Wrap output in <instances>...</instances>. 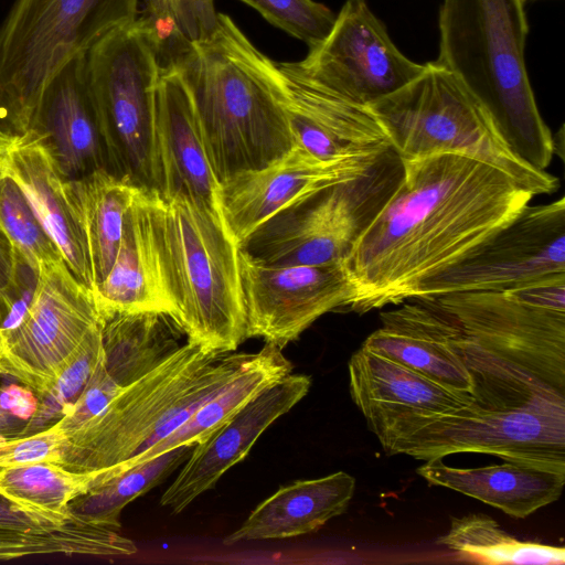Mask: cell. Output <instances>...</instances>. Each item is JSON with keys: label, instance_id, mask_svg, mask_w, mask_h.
<instances>
[{"label": "cell", "instance_id": "obj_1", "mask_svg": "<svg viewBox=\"0 0 565 565\" xmlns=\"http://www.w3.org/2000/svg\"><path fill=\"white\" fill-rule=\"evenodd\" d=\"M402 162L399 183L343 260L352 285L345 311L363 315L409 299L535 196L505 171L463 153Z\"/></svg>", "mask_w": 565, "mask_h": 565}, {"label": "cell", "instance_id": "obj_2", "mask_svg": "<svg viewBox=\"0 0 565 565\" xmlns=\"http://www.w3.org/2000/svg\"><path fill=\"white\" fill-rule=\"evenodd\" d=\"M471 381V406L565 415V311L533 302L523 286L424 298Z\"/></svg>", "mask_w": 565, "mask_h": 565}, {"label": "cell", "instance_id": "obj_3", "mask_svg": "<svg viewBox=\"0 0 565 565\" xmlns=\"http://www.w3.org/2000/svg\"><path fill=\"white\" fill-rule=\"evenodd\" d=\"M174 67L190 90L218 183L263 168L296 145L277 97V63L228 15L217 13L212 35L192 42Z\"/></svg>", "mask_w": 565, "mask_h": 565}, {"label": "cell", "instance_id": "obj_4", "mask_svg": "<svg viewBox=\"0 0 565 565\" xmlns=\"http://www.w3.org/2000/svg\"><path fill=\"white\" fill-rule=\"evenodd\" d=\"M524 0H444L437 64L487 107L513 151L546 171L555 152L524 63Z\"/></svg>", "mask_w": 565, "mask_h": 565}, {"label": "cell", "instance_id": "obj_5", "mask_svg": "<svg viewBox=\"0 0 565 565\" xmlns=\"http://www.w3.org/2000/svg\"><path fill=\"white\" fill-rule=\"evenodd\" d=\"M153 238L173 319L186 341L228 353L245 340L238 245L220 210L154 191Z\"/></svg>", "mask_w": 565, "mask_h": 565}, {"label": "cell", "instance_id": "obj_6", "mask_svg": "<svg viewBox=\"0 0 565 565\" xmlns=\"http://www.w3.org/2000/svg\"><path fill=\"white\" fill-rule=\"evenodd\" d=\"M250 355L214 353L186 341L89 417L54 423L64 438L57 465L77 472L107 470L145 451L180 409L215 396Z\"/></svg>", "mask_w": 565, "mask_h": 565}, {"label": "cell", "instance_id": "obj_7", "mask_svg": "<svg viewBox=\"0 0 565 565\" xmlns=\"http://www.w3.org/2000/svg\"><path fill=\"white\" fill-rule=\"evenodd\" d=\"M369 107L401 160L463 153L505 171L534 195L558 188L556 177L531 167L513 151L487 107L436 62Z\"/></svg>", "mask_w": 565, "mask_h": 565}, {"label": "cell", "instance_id": "obj_8", "mask_svg": "<svg viewBox=\"0 0 565 565\" xmlns=\"http://www.w3.org/2000/svg\"><path fill=\"white\" fill-rule=\"evenodd\" d=\"M140 0H17L0 26V131L32 125L42 92L72 57L134 22Z\"/></svg>", "mask_w": 565, "mask_h": 565}, {"label": "cell", "instance_id": "obj_9", "mask_svg": "<svg viewBox=\"0 0 565 565\" xmlns=\"http://www.w3.org/2000/svg\"><path fill=\"white\" fill-rule=\"evenodd\" d=\"M403 162L388 148L363 174L329 185L279 211L238 248L267 266L343 262L360 235L390 199Z\"/></svg>", "mask_w": 565, "mask_h": 565}, {"label": "cell", "instance_id": "obj_10", "mask_svg": "<svg viewBox=\"0 0 565 565\" xmlns=\"http://www.w3.org/2000/svg\"><path fill=\"white\" fill-rule=\"evenodd\" d=\"M87 68L107 171L154 191L156 93L160 74L148 29L136 18L87 52Z\"/></svg>", "mask_w": 565, "mask_h": 565}, {"label": "cell", "instance_id": "obj_11", "mask_svg": "<svg viewBox=\"0 0 565 565\" xmlns=\"http://www.w3.org/2000/svg\"><path fill=\"white\" fill-rule=\"evenodd\" d=\"M366 423L390 456L429 460L479 452L565 472V415L530 409L490 412L470 404L448 413H404Z\"/></svg>", "mask_w": 565, "mask_h": 565}, {"label": "cell", "instance_id": "obj_12", "mask_svg": "<svg viewBox=\"0 0 565 565\" xmlns=\"http://www.w3.org/2000/svg\"><path fill=\"white\" fill-rule=\"evenodd\" d=\"M556 274H565L564 198L526 205L462 258L422 281L411 298L509 290Z\"/></svg>", "mask_w": 565, "mask_h": 565}, {"label": "cell", "instance_id": "obj_13", "mask_svg": "<svg viewBox=\"0 0 565 565\" xmlns=\"http://www.w3.org/2000/svg\"><path fill=\"white\" fill-rule=\"evenodd\" d=\"M103 321L93 290L65 262L40 268L32 301L17 328L3 337L8 376L44 394L88 331Z\"/></svg>", "mask_w": 565, "mask_h": 565}, {"label": "cell", "instance_id": "obj_14", "mask_svg": "<svg viewBox=\"0 0 565 565\" xmlns=\"http://www.w3.org/2000/svg\"><path fill=\"white\" fill-rule=\"evenodd\" d=\"M298 73L345 97L369 106L396 92L425 70L406 57L365 0H347L329 34L309 47Z\"/></svg>", "mask_w": 565, "mask_h": 565}, {"label": "cell", "instance_id": "obj_15", "mask_svg": "<svg viewBox=\"0 0 565 565\" xmlns=\"http://www.w3.org/2000/svg\"><path fill=\"white\" fill-rule=\"evenodd\" d=\"M238 269L245 339L262 338L281 350L321 316L343 310L352 297L343 262L275 267L238 248Z\"/></svg>", "mask_w": 565, "mask_h": 565}, {"label": "cell", "instance_id": "obj_16", "mask_svg": "<svg viewBox=\"0 0 565 565\" xmlns=\"http://www.w3.org/2000/svg\"><path fill=\"white\" fill-rule=\"evenodd\" d=\"M385 151L320 160L296 143L263 168L237 173L220 183L217 201L225 225L238 245L290 204L363 174Z\"/></svg>", "mask_w": 565, "mask_h": 565}, {"label": "cell", "instance_id": "obj_17", "mask_svg": "<svg viewBox=\"0 0 565 565\" xmlns=\"http://www.w3.org/2000/svg\"><path fill=\"white\" fill-rule=\"evenodd\" d=\"M311 377L289 373L266 387L204 440L196 444L160 499L173 514L186 509L242 461L260 435L309 392Z\"/></svg>", "mask_w": 565, "mask_h": 565}, {"label": "cell", "instance_id": "obj_18", "mask_svg": "<svg viewBox=\"0 0 565 565\" xmlns=\"http://www.w3.org/2000/svg\"><path fill=\"white\" fill-rule=\"evenodd\" d=\"M153 180L161 196L185 195L220 210V183L190 90L174 66L160 68L157 84Z\"/></svg>", "mask_w": 565, "mask_h": 565}, {"label": "cell", "instance_id": "obj_19", "mask_svg": "<svg viewBox=\"0 0 565 565\" xmlns=\"http://www.w3.org/2000/svg\"><path fill=\"white\" fill-rule=\"evenodd\" d=\"M30 130L43 141L65 179L107 170L87 53L67 61L46 84Z\"/></svg>", "mask_w": 565, "mask_h": 565}, {"label": "cell", "instance_id": "obj_20", "mask_svg": "<svg viewBox=\"0 0 565 565\" xmlns=\"http://www.w3.org/2000/svg\"><path fill=\"white\" fill-rule=\"evenodd\" d=\"M4 167L60 248L70 271L94 292V271L83 222L66 179L43 141L31 130L13 138L7 148Z\"/></svg>", "mask_w": 565, "mask_h": 565}, {"label": "cell", "instance_id": "obj_21", "mask_svg": "<svg viewBox=\"0 0 565 565\" xmlns=\"http://www.w3.org/2000/svg\"><path fill=\"white\" fill-rule=\"evenodd\" d=\"M153 202L154 191L138 188L125 214L114 265L94 290L103 319L139 311L163 312L173 318L174 308L162 285L153 238Z\"/></svg>", "mask_w": 565, "mask_h": 565}, {"label": "cell", "instance_id": "obj_22", "mask_svg": "<svg viewBox=\"0 0 565 565\" xmlns=\"http://www.w3.org/2000/svg\"><path fill=\"white\" fill-rule=\"evenodd\" d=\"M138 551L119 529L77 514L53 518L0 494V561L33 555L130 556Z\"/></svg>", "mask_w": 565, "mask_h": 565}, {"label": "cell", "instance_id": "obj_23", "mask_svg": "<svg viewBox=\"0 0 565 565\" xmlns=\"http://www.w3.org/2000/svg\"><path fill=\"white\" fill-rule=\"evenodd\" d=\"M348 369L352 401L365 419L448 413L472 404L469 394L450 390L362 345L352 354Z\"/></svg>", "mask_w": 565, "mask_h": 565}, {"label": "cell", "instance_id": "obj_24", "mask_svg": "<svg viewBox=\"0 0 565 565\" xmlns=\"http://www.w3.org/2000/svg\"><path fill=\"white\" fill-rule=\"evenodd\" d=\"M416 472L429 484L455 490L520 519L558 500L565 483V472L518 461L455 468L435 458Z\"/></svg>", "mask_w": 565, "mask_h": 565}, {"label": "cell", "instance_id": "obj_25", "mask_svg": "<svg viewBox=\"0 0 565 565\" xmlns=\"http://www.w3.org/2000/svg\"><path fill=\"white\" fill-rule=\"evenodd\" d=\"M354 490V477L344 471L282 486L225 536L223 544L289 539L315 532L345 512Z\"/></svg>", "mask_w": 565, "mask_h": 565}, {"label": "cell", "instance_id": "obj_26", "mask_svg": "<svg viewBox=\"0 0 565 565\" xmlns=\"http://www.w3.org/2000/svg\"><path fill=\"white\" fill-rule=\"evenodd\" d=\"M397 306L380 315L381 327L362 347L471 396L469 374L440 335L430 303L411 298Z\"/></svg>", "mask_w": 565, "mask_h": 565}, {"label": "cell", "instance_id": "obj_27", "mask_svg": "<svg viewBox=\"0 0 565 565\" xmlns=\"http://www.w3.org/2000/svg\"><path fill=\"white\" fill-rule=\"evenodd\" d=\"M281 351L275 344L265 343L258 352L252 353L233 380L177 429L145 451L114 467L116 477L166 451L195 446L204 440L258 393L291 373L292 365Z\"/></svg>", "mask_w": 565, "mask_h": 565}, {"label": "cell", "instance_id": "obj_28", "mask_svg": "<svg viewBox=\"0 0 565 565\" xmlns=\"http://www.w3.org/2000/svg\"><path fill=\"white\" fill-rule=\"evenodd\" d=\"M66 182L85 230L96 287L114 265L125 214L138 188L105 169Z\"/></svg>", "mask_w": 565, "mask_h": 565}, {"label": "cell", "instance_id": "obj_29", "mask_svg": "<svg viewBox=\"0 0 565 565\" xmlns=\"http://www.w3.org/2000/svg\"><path fill=\"white\" fill-rule=\"evenodd\" d=\"M113 478L111 469L77 472L52 461L28 462L0 469V494L25 509L70 518L74 499Z\"/></svg>", "mask_w": 565, "mask_h": 565}, {"label": "cell", "instance_id": "obj_30", "mask_svg": "<svg viewBox=\"0 0 565 565\" xmlns=\"http://www.w3.org/2000/svg\"><path fill=\"white\" fill-rule=\"evenodd\" d=\"M436 542L461 556L487 564L547 565L565 562L564 547L519 541L482 513L452 518L449 531Z\"/></svg>", "mask_w": 565, "mask_h": 565}, {"label": "cell", "instance_id": "obj_31", "mask_svg": "<svg viewBox=\"0 0 565 565\" xmlns=\"http://www.w3.org/2000/svg\"><path fill=\"white\" fill-rule=\"evenodd\" d=\"M193 447H178L129 468L74 499L68 509L92 522L120 529L119 516L122 509L161 483L188 459Z\"/></svg>", "mask_w": 565, "mask_h": 565}, {"label": "cell", "instance_id": "obj_32", "mask_svg": "<svg viewBox=\"0 0 565 565\" xmlns=\"http://www.w3.org/2000/svg\"><path fill=\"white\" fill-rule=\"evenodd\" d=\"M0 228L33 270L64 262L25 194L8 174L0 181Z\"/></svg>", "mask_w": 565, "mask_h": 565}, {"label": "cell", "instance_id": "obj_33", "mask_svg": "<svg viewBox=\"0 0 565 565\" xmlns=\"http://www.w3.org/2000/svg\"><path fill=\"white\" fill-rule=\"evenodd\" d=\"M103 321L94 326L62 365L49 390L38 397L29 434L56 423L82 394L103 355Z\"/></svg>", "mask_w": 565, "mask_h": 565}, {"label": "cell", "instance_id": "obj_34", "mask_svg": "<svg viewBox=\"0 0 565 565\" xmlns=\"http://www.w3.org/2000/svg\"><path fill=\"white\" fill-rule=\"evenodd\" d=\"M273 25L303 41L309 47L320 43L330 32L335 15L313 0H241Z\"/></svg>", "mask_w": 565, "mask_h": 565}, {"label": "cell", "instance_id": "obj_35", "mask_svg": "<svg viewBox=\"0 0 565 565\" xmlns=\"http://www.w3.org/2000/svg\"><path fill=\"white\" fill-rule=\"evenodd\" d=\"M63 444V435L55 424L33 434L0 441V469L36 461L57 463Z\"/></svg>", "mask_w": 565, "mask_h": 565}, {"label": "cell", "instance_id": "obj_36", "mask_svg": "<svg viewBox=\"0 0 565 565\" xmlns=\"http://www.w3.org/2000/svg\"><path fill=\"white\" fill-rule=\"evenodd\" d=\"M38 406L35 393L24 386L0 391V441L29 435Z\"/></svg>", "mask_w": 565, "mask_h": 565}, {"label": "cell", "instance_id": "obj_37", "mask_svg": "<svg viewBox=\"0 0 565 565\" xmlns=\"http://www.w3.org/2000/svg\"><path fill=\"white\" fill-rule=\"evenodd\" d=\"M178 23L191 42L204 41L216 28L213 0H169Z\"/></svg>", "mask_w": 565, "mask_h": 565}, {"label": "cell", "instance_id": "obj_38", "mask_svg": "<svg viewBox=\"0 0 565 565\" xmlns=\"http://www.w3.org/2000/svg\"><path fill=\"white\" fill-rule=\"evenodd\" d=\"M22 260L0 228V326L10 315L19 297Z\"/></svg>", "mask_w": 565, "mask_h": 565}, {"label": "cell", "instance_id": "obj_39", "mask_svg": "<svg viewBox=\"0 0 565 565\" xmlns=\"http://www.w3.org/2000/svg\"><path fill=\"white\" fill-rule=\"evenodd\" d=\"M10 141L0 143V181L7 174L6 167H4V157H6L7 148H8V145Z\"/></svg>", "mask_w": 565, "mask_h": 565}, {"label": "cell", "instance_id": "obj_40", "mask_svg": "<svg viewBox=\"0 0 565 565\" xmlns=\"http://www.w3.org/2000/svg\"><path fill=\"white\" fill-rule=\"evenodd\" d=\"M3 353H4V344H3V338L0 332V376L8 375Z\"/></svg>", "mask_w": 565, "mask_h": 565}, {"label": "cell", "instance_id": "obj_41", "mask_svg": "<svg viewBox=\"0 0 565 565\" xmlns=\"http://www.w3.org/2000/svg\"><path fill=\"white\" fill-rule=\"evenodd\" d=\"M10 140H12V139L7 138V137H6V136L0 131V143H1V142H7V141H10Z\"/></svg>", "mask_w": 565, "mask_h": 565}]
</instances>
